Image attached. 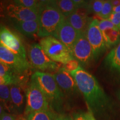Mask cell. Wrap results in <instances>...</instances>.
I'll return each instance as SVG.
<instances>
[{
  "label": "cell",
  "instance_id": "obj_1",
  "mask_svg": "<svg viewBox=\"0 0 120 120\" xmlns=\"http://www.w3.org/2000/svg\"><path fill=\"white\" fill-rule=\"evenodd\" d=\"M70 73L83 95L88 111L100 120H111L115 114V105L95 77L81 66Z\"/></svg>",
  "mask_w": 120,
  "mask_h": 120
},
{
  "label": "cell",
  "instance_id": "obj_2",
  "mask_svg": "<svg viewBox=\"0 0 120 120\" xmlns=\"http://www.w3.org/2000/svg\"><path fill=\"white\" fill-rule=\"evenodd\" d=\"M66 17L61 12L55 1H40L38 6L40 37H53Z\"/></svg>",
  "mask_w": 120,
  "mask_h": 120
},
{
  "label": "cell",
  "instance_id": "obj_3",
  "mask_svg": "<svg viewBox=\"0 0 120 120\" xmlns=\"http://www.w3.org/2000/svg\"><path fill=\"white\" fill-rule=\"evenodd\" d=\"M31 79H34L44 93L51 108L57 113L61 112L64 95L53 75L44 72L37 71L32 75Z\"/></svg>",
  "mask_w": 120,
  "mask_h": 120
},
{
  "label": "cell",
  "instance_id": "obj_4",
  "mask_svg": "<svg viewBox=\"0 0 120 120\" xmlns=\"http://www.w3.org/2000/svg\"><path fill=\"white\" fill-rule=\"evenodd\" d=\"M40 45L45 54L54 62L64 64L74 59L68 48L55 37H43L40 40Z\"/></svg>",
  "mask_w": 120,
  "mask_h": 120
},
{
  "label": "cell",
  "instance_id": "obj_5",
  "mask_svg": "<svg viewBox=\"0 0 120 120\" xmlns=\"http://www.w3.org/2000/svg\"><path fill=\"white\" fill-rule=\"evenodd\" d=\"M49 109H52L44 93L36 82L31 78L26 90V106L24 112L25 117L32 112Z\"/></svg>",
  "mask_w": 120,
  "mask_h": 120
},
{
  "label": "cell",
  "instance_id": "obj_6",
  "mask_svg": "<svg viewBox=\"0 0 120 120\" xmlns=\"http://www.w3.org/2000/svg\"><path fill=\"white\" fill-rule=\"evenodd\" d=\"M30 64L42 71H53L58 68V64L54 62L45 54L40 44L34 43L28 49Z\"/></svg>",
  "mask_w": 120,
  "mask_h": 120
},
{
  "label": "cell",
  "instance_id": "obj_7",
  "mask_svg": "<svg viewBox=\"0 0 120 120\" xmlns=\"http://www.w3.org/2000/svg\"><path fill=\"white\" fill-rule=\"evenodd\" d=\"M72 54L74 59L83 66H87L94 60L92 48L87 37L86 32L79 33L73 45Z\"/></svg>",
  "mask_w": 120,
  "mask_h": 120
},
{
  "label": "cell",
  "instance_id": "obj_8",
  "mask_svg": "<svg viewBox=\"0 0 120 120\" xmlns=\"http://www.w3.org/2000/svg\"><path fill=\"white\" fill-rule=\"evenodd\" d=\"M0 44L22 59L27 60L25 46L17 34L4 26H0Z\"/></svg>",
  "mask_w": 120,
  "mask_h": 120
},
{
  "label": "cell",
  "instance_id": "obj_9",
  "mask_svg": "<svg viewBox=\"0 0 120 120\" xmlns=\"http://www.w3.org/2000/svg\"><path fill=\"white\" fill-rule=\"evenodd\" d=\"M98 19H93L87 30V37L92 48L94 59L97 60L107 49L105 41L99 28Z\"/></svg>",
  "mask_w": 120,
  "mask_h": 120
},
{
  "label": "cell",
  "instance_id": "obj_10",
  "mask_svg": "<svg viewBox=\"0 0 120 120\" xmlns=\"http://www.w3.org/2000/svg\"><path fill=\"white\" fill-rule=\"evenodd\" d=\"M0 62L7 65L17 75L26 73L31 67L27 60L22 59L1 44Z\"/></svg>",
  "mask_w": 120,
  "mask_h": 120
},
{
  "label": "cell",
  "instance_id": "obj_11",
  "mask_svg": "<svg viewBox=\"0 0 120 120\" xmlns=\"http://www.w3.org/2000/svg\"><path fill=\"white\" fill-rule=\"evenodd\" d=\"M103 66L111 79L120 84V42L105 58Z\"/></svg>",
  "mask_w": 120,
  "mask_h": 120
},
{
  "label": "cell",
  "instance_id": "obj_12",
  "mask_svg": "<svg viewBox=\"0 0 120 120\" xmlns=\"http://www.w3.org/2000/svg\"><path fill=\"white\" fill-rule=\"evenodd\" d=\"M52 75L64 95L73 96L79 94V91L76 81L71 73L61 68Z\"/></svg>",
  "mask_w": 120,
  "mask_h": 120
},
{
  "label": "cell",
  "instance_id": "obj_13",
  "mask_svg": "<svg viewBox=\"0 0 120 120\" xmlns=\"http://www.w3.org/2000/svg\"><path fill=\"white\" fill-rule=\"evenodd\" d=\"M79 34L66 19L53 37L65 45L72 53L73 45Z\"/></svg>",
  "mask_w": 120,
  "mask_h": 120
},
{
  "label": "cell",
  "instance_id": "obj_14",
  "mask_svg": "<svg viewBox=\"0 0 120 120\" xmlns=\"http://www.w3.org/2000/svg\"><path fill=\"white\" fill-rule=\"evenodd\" d=\"M98 26L107 49L115 47L120 42V30L109 19H101Z\"/></svg>",
  "mask_w": 120,
  "mask_h": 120
},
{
  "label": "cell",
  "instance_id": "obj_15",
  "mask_svg": "<svg viewBox=\"0 0 120 120\" xmlns=\"http://www.w3.org/2000/svg\"><path fill=\"white\" fill-rule=\"evenodd\" d=\"M7 14L17 21L38 20V8H28L10 4L7 7Z\"/></svg>",
  "mask_w": 120,
  "mask_h": 120
},
{
  "label": "cell",
  "instance_id": "obj_16",
  "mask_svg": "<svg viewBox=\"0 0 120 120\" xmlns=\"http://www.w3.org/2000/svg\"><path fill=\"white\" fill-rule=\"evenodd\" d=\"M89 12L86 8H77L76 12L67 18V20L71 26L79 33L87 32L90 23L93 20L88 16Z\"/></svg>",
  "mask_w": 120,
  "mask_h": 120
},
{
  "label": "cell",
  "instance_id": "obj_17",
  "mask_svg": "<svg viewBox=\"0 0 120 120\" xmlns=\"http://www.w3.org/2000/svg\"><path fill=\"white\" fill-rule=\"evenodd\" d=\"M10 87V95L15 112H21L26 100V90L23 84L11 85Z\"/></svg>",
  "mask_w": 120,
  "mask_h": 120
},
{
  "label": "cell",
  "instance_id": "obj_18",
  "mask_svg": "<svg viewBox=\"0 0 120 120\" xmlns=\"http://www.w3.org/2000/svg\"><path fill=\"white\" fill-rule=\"evenodd\" d=\"M14 26L17 31L27 36H32L34 34H38L39 30L38 20L28 21H16Z\"/></svg>",
  "mask_w": 120,
  "mask_h": 120
},
{
  "label": "cell",
  "instance_id": "obj_19",
  "mask_svg": "<svg viewBox=\"0 0 120 120\" xmlns=\"http://www.w3.org/2000/svg\"><path fill=\"white\" fill-rule=\"evenodd\" d=\"M0 102L8 112H15L11 101L9 86L0 85Z\"/></svg>",
  "mask_w": 120,
  "mask_h": 120
},
{
  "label": "cell",
  "instance_id": "obj_20",
  "mask_svg": "<svg viewBox=\"0 0 120 120\" xmlns=\"http://www.w3.org/2000/svg\"><path fill=\"white\" fill-rule=\"evenodd\" d=\"M57 114L53 109H49L32 112L25 118L26 120H55Z\"/></svg>",
  "mask_w": 120,
  "mask_h": 120
},
{
  "label": "cell",
  "instance_id": "obj_21",
  "mask_svg": "<svg viewBox=\"0 0 120 120\" xmlns=\"http://www.w3.org/2000/svg\"><path fill=\"white\" fill-rule=\"evenodd\" d=\"M55 1L56 6L66 19L76 12L78 8L73 1L72 0H58Z\"/></svg>",
  "mask_w": 120,
  "mask_h": 120
},
{
  "label": "cell",
  "instance_id": "obj_22",
  "mask_svg": "<svg viewBox=\"0 0 120 120\" xmlns=\"http://www.w3.org/2000/svg\"><path fill=\"white\" fill-rule=\"evenodd\" d=\"M104 1L102 0H96V1H89L88 10V11L95 13L97 16L101 13L102 10Z\"/></svg>",
  "mask_w": 120,
  "mask_h": 120
},
{
  "label": "cell",
  "instance_id": "obj_23",
  "mask_svg": "<svg viewBox=\"0 0 120 120\" xmlns=\"http://www.w3.org/2000/svg\"><path fill=\"white\" fill-rule=\"evenodd\" d=\"M40 1L36 0H15L13 4L15 5L28 8H38Z\"/></svg>",
  "mask_w": 120,
  "mask_h": 120
},
{
  "label": "cell",
  "instance_id": "obj_24",
  "mask_svg": "<svg viewBox=\"0 0 120 120\" xmlns=\"http://www.w3.org/2000/svg\"><path fill=\"white\" fill-rule=\"evenodd\" d=\"M113 12V6L111 1H104L103 8L99 17L101 19H107Z\"/></svg>",
  "mask_w": 120,
  "mask_h": 120
},
{
  "label": "cell",
  "instance_id": "obj_25",
  "mask_svg": "<svg viewBox=\"0 0 120 120\" xmlns=\"http://www.w3.org/2000/svg\"><path fill=\"white\" fill-rule=\"evenodd\" d=\"M79 64H79V63L78 62L77 60L73 59L69 61L67 64H64V67L63 68L64 70H66V71L69 72H71L74 71L75 70H77L80 66Z\"/></svg>",
  "mask_w": 120,
  "mask_h": 120
},
{
  "label": "cell",
  "instance_id": "obj_26",
  "mask_svg": "<svg viewBox=\"0 0 120 120\" xmlns=\"http://www.w3.org/2000/svg\"><path fill=\"white\" fill-rule=\"evenodd\" d=\"M14 73H15L10 67L6 64L0 62V77H3V76H6V75L14 74Z\"/></svg>",
  "mask_w": 120,
  "mask_h": 120
},
{
  "label": "cell",
  "instance_id": "obj_27",
  "mask_svg": "<svg viewBox=\"0 0 120 120\" xmlns=\"http://www.w3.org/2000/svg\"><path fill=\"white\" fill-rule=\"evenodd\" d=\"M119 29L120 26V12H112L108 19Z\"/></svg>",
  "mask_w": 120,
  "mask_h": 120
},
{
  "label": "cell",
  "instance_id": "obj_28",
  "mask_svg": "<svg viewBox=\"0 0 120 120\" xmlns=\"http://www.w3.org/2000/svg\"><path fill=\"white\" fill-rule=\"evenodd\" d=\"M73 120H87L85 116V112H77L72 114V117Z\"/></svg>",
  "mask_w": 120,
  "mask_h": 120
},
{
  "label": "cell",
  "instance_id": "obj_29",
  "mask_svg": "<svg viewBox=\"0 0 120 120\" xmlns=\"http://www.w3.org/2000/svg\"><path fill=\"white\" fill-rule=\"evenodd\" d=\"M0 120H17V118H16L14 115L12 114L4 113V115L0 118Z\"/></svg>",
  "mask_w": 120,
  "mask_h": 120
},
{
  "label": "cell",
  "instance_id": "obj_30",
  "mask_svg": "<svg viewBox=\"0 0 120 120\" xmlns=\"http://www.w3.org/2000/svg\"><path fill=\"white\" fill-rule=\"evenodd\" d=\"M55 120H73L72 117L63 113H58Z\"/></svg>",
  "mask_w": 120,
  "mask_h": 120
},
{
  "label": "cell",
  "instance_id": "obj_31",
  "mask_svg": "<svg viewBox=\"0 0 120 120\" xmlns=\"http://www.w3.org/2000/svg\"><path fill=\"white\" fill-rule=\"evenodd\" d=\"M85 115L87 120H97L94 115L89 111L85 112Z\"/></svg>",
  "mask_w": 120,
  "mask_h": 120
},
{
  "label": "cell",
  "instance_id": "obj_32",
  "mask_svg": "<svg viewBox=\"0 0 120 120\" xmlns=\"http://www.w3.org/2000/svg\"><path fill=\"white\" fill-rule=\"evenodd\" d=\"M112 6L113 7H116L120 4V0H113V1H111Z\"/></svg>",
  "mask_w": 120,
  "mask_h": 120
},
{
  "label": "cell",
  "instance_id": "obj_33",
  "mask_svg": "<svg viewBox=\"0 0 120 120\" xmlns=\"http://www.w3.org/2000/svg\"><path fill=\"white\" fill-rule=\"evenodd\" d=\"M4 113H5V112H4V106H2V105L0 102V118Z\"/></svg>",
  "mask_w": 120,
  "mask_h": 120
},
{
  "label": "cell",
  "instance_id": "obj_34",
  "mask_svg": "<svg viewBox=\"0 0 120 120\" xmlns=\"http://www.w3.org/2000/svg\"><path fill=\"white\" fill-rule=\"evenodd\" d=\"M113 12H120V4L116 7H113Z\"/></svg>",
  "mask_w": 120,
  "mask_h": 120
},
{
  "label": "cell",
  "instance_id": "obj_35",
  "mask_svg": "<svg viewBox=\"0 0 120 120\" xmlns=\"http://www.w3.org/2000/svg\"><path fill=\"white\" fill-rule=\"evenodd\" d=\"M116 94V96H117V97L118 100H119V101L120 102V88H118V89L117 90Z\"/></svg>",
  "mask_w": 120,
  "mask_h": 120
},
{
  "label": "cell",
  "instance_id": "obj_36",
  "mask_svg": "<svg viewBox=\"0 0 120 120\" xmlns=\"http://www.w3.org/2000/svg\"><path fill=\"white\" fill-rule=\"evenodd\" d=\"M17 120H26L25 119V117H22L21 116V117H19V118H17Z\"/></svg>",
  "mask_w": 120,
  "mask_h": 120
},
{
  "label": "cell",
  "instance_id": "obj_37",
  "mask_svg": "<svg viewBox=\"0 0 120 120\" xmlns=\"http://www.w3.org/2000/svg\"><path fill=\"white\" fill-rule=\"evenodd\" d=\"M119 30H120V27H119Z\"/></svg>",
  "mask_w": 120,
  "mask_h": 120
}]
</instances>
